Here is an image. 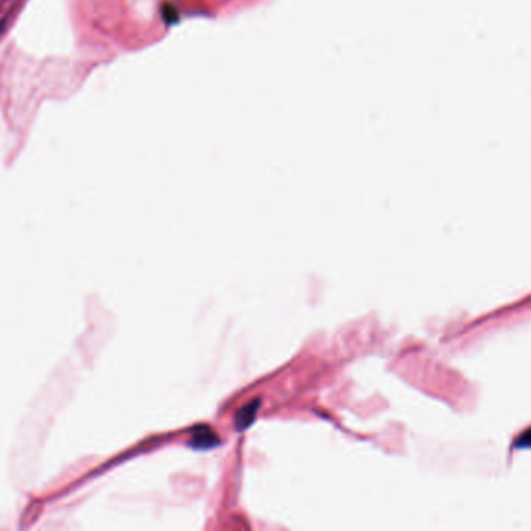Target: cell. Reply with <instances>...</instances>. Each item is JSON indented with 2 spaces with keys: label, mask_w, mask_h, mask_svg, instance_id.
I'll use <instances>...</instances> for the list:
<instances>
[{
  "label": "cell",
  "mask_w": 531,
  "mask_h": 531,
  "mask_svg": "<svg viewBox=\"0 0 531 531\" xmlns=\"http://www.w3.org/2000/svg\"><path fill=\"white\" fill-rule=\"evenodd\" d=\"M22 0H0V35L8 29L18 13Z\"/></svg>",
  "instance_id": "1"
},
{
  "label": "cell",
  "mask_w": 531,
  "mask_h": 531,
  "mask_svg": "<svg viewBox=\"0 0 531 531\" xmlns=\"http://www.w3.org/2000/svg\"><path fill=\"white\" fill-rule=\"evenodd\" d=\"M528 445H530V432H528V430H525V433L522 435V440L516 441V448L528 449Z\"/></svg>",
  "instance_id": "4"
},
{
  "label": "cell",
  "mask_w": 531,
  "mask_h": 531,
  "mask_svg": "<svg viewBox=\"0 0 531 531\" xmlns=\"http://www.w3.org/2000/svg\"><path fill=\"white\" fill-rule=\"evenodd\" d=\"M259 406H260V401L256 399L237 413V416H235V427H237L239 432L248 428L252 424V421H254V416H256V411L259 410Z\"/></svg>",
  "instance_id": "2"
},
{
  "label": "cell",
  "mask_w": 531,
  "mask_h": 531,
  "mask_svg": "<svg viewBox=\"0 0 531 531\" xmlns=\"http://www.w3.org/2000/svg\"><path fill=\"white\" fill-rule=\"evenodd\" d=\"M192 444L195 445L197 449H210V448H215V445L218 444V438L210 432V430L206 428L203 430V432H195Z\"/></svg>",
  "instance_id": "3"
}]
</instances>
